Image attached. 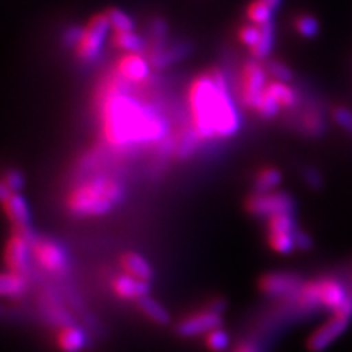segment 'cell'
Returning a JSON list of instances; mask_svg holds the SVG:
<instances>
[{
    "label": "cell",
    "instance_id": "cell-1",
    "mask_svg": "<svg viewBox=\"0 0 352 352\" xmlns=\"http://www.w3.org/2000/svg\"><path fill=\"white\" fill-rule=\"evenodd\" d=\"M186 100L192 131L200 138H229L238 132V109L220 71L204 72L192 78Z\"/></svg>",
    "mask_w": 352,
    "mask_h": 352
},
{
    "label": "cell",
    "instance_id": "cell-2",
    "mask_svg": "<svg viewBox=\"0 0 352 352\" xmlns=\"http://www.w3.org/2000/svg\"><path fill=\"white\" fill-rule=\"evenodd\" d=\"M102 134L112 147L159 141L166 134L164 120L153 109L141 106L128 93L106 97L100 102Z\"/></svg>",
    "mask_w": 352,
    "mask_h": 352
},
{
    "label": "cell",
    "instance_id": "cell-3",
    "mask_svg": "<svg viewBox=\"0 0 352 352\" xmlns=\"http://www.w3.org/2000/svg\"><path fill=\"white\" fill-rule=\"evenodd\" d=\"M125 188L109 176H94L76 185L66 197V208L76 217H97L107 214L124 200Z\"/></svg>",
    "mask_w": 352,
    "mask_h": 352
},
{
    "label": "cell",
    "instance_id": "cell-4",
    "mask_svg": "<svg viewBox=\"0 0 352 352\" xmlns=\"http://www.w3.org/2000/svg\"><path fill=\"white\" fill-rule=\"evenodd\" d=\"M110 31V22L106 12L93 15L82 28L80 41L74 47L75 56L82 62H94L100 56L107 32Z\"/></svg>",
    "mask_w": 352,
    "mask_h": 352
},
{
    "label": "cell",
    "instance_id": "cell-5",
    "mask_svg": "<svg viewBox=\"0 0 352 352\" xmlns=\"http://www.w3.org/2000/svg\"><path fill=\"white\" fill-rule=\"evenodd\" d=\"M267 69L260 60L251 59L244 63L239 75V100L242 106L256 110L260 98L269 84Z\"/></svg>",
    "mask_w": 352,
    "mask_h": 352
},
{
    "label": "cell",
    "instance_id": "cell-6",
    "mask_svg": "<svg viewBox=\"0 0 352 352\" xmlns=\"http://www.w3.org/2000/svg\"><path fill=\"white\" fill-rule=\"evenodd\" d=\"M245 210L257 217H270L278 213H294V198L280 191H272L267 194H254L247 198Z\"/></svg>",
    "mask_w": 352,
    "mask_h": 352
},
{
    "label": "cell",
    "instance_id": "cell-7",
    "mask_svg": "<svg viewBox=\"0 0 352 352\" xmlns=\"http://www.w3.org/2000/svg\"><path fill=\"white\" fill-rule=\"evenodd\" d=\"M31 256L38 266L49 273L60 274L68 269V256L66 251L52 239H32Z\"/></svg>",
    "mask_w": 352,
    "mask_h": 352
},
{
    "label": "cell",
    "instance_id": "cell-8",
    "mask_svg": "<svg viewBox=\"0 0 352 352\" xmlns=\"http://www.w3.org/2000/svg\"><path fill=\"white\" fill-rule=\"evenodd\" d=\"M352 318L332 314V317L318 326L314 332L307 339V348L311 352H323L329 346H332L336 340L342 336L351 323Z\"/></svg>",
    "mask_w": 352,
    "mask_h": 352
},
{
    "label": "cell",
    "instance_id": "cell-9",
    "mask_svg": "<svg viewBox=\"0 0 352 352\" xmlns=\"http://www.w3.org/2000/svg\"><path fill=\"white\" fill-rule=\"evenodd\" d=\"M304 282L298 274L294 273H266L258 279V289L276 298L295 300Z\"/></svg>",
    "mask_w": 352,
    "mask_h": 352
},
{
    "label": "cell",
    "instance_id": "cell-10",
    "mask_svg": "<svg viewBox=\"0 0 352 352\" xmlns=\"http://www.w3.org/2000/svg\"><path fill=\"white\" fill-rule=\"evenodd\" d=\"M31 256V239L24 234L14 230L6 241L5 245V267L8 272L21 273L28 267V260Z\"/></svg>",
    "mask_w": 352,
    "mask_h": 352
},
{
    "label": "cell",
    "instance_id": "cell-11",
    "mask_svg": "<svg viewBox=\"0 0 352 352\" xmlns=\"http://www.w3.org/2000/svg\"><path fill=\"white\" fill-rule=\"evenodd\" d=\"M317 285H318V301H320V307L332 314L338 311L339 308L352 296L348 292L344 282H340L338 278L323 276L320 279H317Z\"/></svg>",
    "mask_w": 352,
    "mask_h": 352
},
{
    "label": "cell",
    "instance_id": "cell-12",
    "mask_svg": "<svg viewBox=\"0 0 352 352\" xmlns=\"http://www.w3.org/2000/svg\"><path fill=\"white\" fill-rule=\"evenodd\" d=\"M116 74L128 82H142L150 75V62L141 53H124L116 62Z\"/></svg>",
    "mask_w": 352,
    "mask_h": 352
},
{
    "label": "cell",
    "instance_id": "cell-13",
    "mask_svg": "<svg viewBox=\"0 0 352 352\" xmlns=\"http://www.w3.org/2000/svg\"><path fill=\"white\" fill-rule=\"evenodd\" d=\"M220 326H222L220 314L207 310L185 318V320H182L178 324V327H176V332L184 338H191L203 333H210L212 330L219 329Z\"/></svg>",
    "mask_w": 352,
    "mask_h": 352
},
{
    "label": "cell",
    "instance_id": "cell-14",
    "mask_svg": "<svg viewBox=\"0 0 352 352\" xmlns=\"http://www.w3.org/2000/svg\"><path fill=\"white\" fill-rule=\"evenodd\" d=\"M2 203L5 214L9 222L14 225V229L22 234H30V207L25 198L19 192H12L3 198Z\"/></svg>",
    "mask_w": 352,
    "mask_h": 352
},
{
    "label": "cell",
    "instance_id": "cell-15",
    "mask_svg": "<svg viewBox=\"0 0 352 352\" xmlns=\"http://www.w3.org/2000/svg\"><path fill=\"white\" fill-rule=\"evenodd\" d=\"M150 282L132 278L129 274H119L112 280L113 292L122 300H140L142 296H147L150 292Z\"/></svg>",
    "mask_w": 352,
    "mask_h": 352
},
{
    "label": "cell",
    "instance_id": "cell-16",
    "mask_svg": "<svg viewBox=\"0 0 352 352\" xmlns=\"http://www.w3.org/2000/svg\"><path fill=\"white\" fill-rule=\"evenodd\" d=\"M119 266L124 273L129 274L132 278L147 280V282L153 279L151 266L144 257L138 254V252L125 251L124 254L119 257Z\"/></svg>",
    "mask_w": 352,
    "mask_h": 352
},
{
    "label": "cell",
    "instance_id": "cell-17",
    "mask_svg": "<svg viewBox=\"0 0 352 352\" xmlns=\"http://www.w3.org/2000/svg\"><path fill=\"white\" fill-rule=\"evenodd\" d=\"M264 91L280 106V109H294L300 103V94L288 82H280L276 80L269 81Z\"/></svg>",
    "mask_w": 352,
    "mask_h": 352
},
{
    "label": "cell",
    "instance_id": "cell-18",
    "mask_svg": "<svg viewBox=\"0 0 352 352\" xmlns=\"http://www.w3.org/2000/svg\"><path fill=\"white\" fill-rule=\"evenodd\" d=\"M301 129L305 132L308 137L311 138H320L326 134L327 124L323 113L317 107L307 109L301 115Z\"/></svg>",
    "mask_w": 352,
    "mask_h": 352
},
{
    "label": "cell",
    "instance_id": "cell-19",
    "mask_svg": "<svg viewBox=\"0 0 352 352\" xmlns=\"http://www.w3.org/2000/svg\"><path fill=\"white\" fill-rule=\"evenodd\" d=\"M58 344L63 352H80L87 345V335L80 327L65 326L58 336Z\"/></svg>",
    "mask_w": 352,
    "mask_h": 352
},
{
    "label": "cell",
    "instance_id": "cell-20",
    "mask_svg": "<svg viewBox=\"0 0 352 352\" xmlns=\"http://www.w3.org/2000/svg\"><path fill=\"white\" fill-rule=\"evenodd\" d=\"M27 288V282L24 274L12 273V272H3L0 276V294L6 298H18L24 294Z\"/></svg>",
    "mask_w": 352,
    "mask_h": 352
},
{
    "label": "cell",
    "instance_id": "cell-21",
    "mask_svg": "<svg viewBox=\"0 0 352 352\" xmlns=\"http://www.w3.org/2000/svg\"><path fill=\"white\" fill-rule=\"evenodd\" d=\"M110 41H112L116 49L124 50L125 53H141V50L146 46L144 38L138 36L134 31L113 32Z\"/></svg>",
    "mask_w": 352,
    "mask_h": 352
},
{
    "label": "cell",
    "instance_id": "cell-22",
    "mask_svg": "<svg viewBox=\"0 0 352 352\" xmlns=\"http://www.w3.org/2000/svg\"><path fill=\"white\" fill-rule=\"evenodd\" d=\"M283 176L276 168H263L256 178V194H267L276 190L280 185Z\"/></svg>",
    "mask_w": 352,
    "mask_h": 352
},
{
    "label": "cell",
    "instance_id": "cell-23",
    "mask_svg": "<svg viewBox=\"0 0 352 352\" xmlns=\"http://www.w3.org/2000/svg\"><path fill=\"white\" fill-rule=\"evenodd\" d=\"M138 307L141 308V311L144 313L148 318H151L154 323L168 324L170 322V316L166 308H163L160 302L153 300L148 295L142 296V298L138 300Z\"/></svg>",
    "mask_w": 352,
    "mask_h": 352
},
{
    "label": "cell",
    "instance_id": "cell-24",
    "mask_svg": "<svg viewBox=\"0 0 352 352\" xmlns=\"http://www.w3.org/2000/svg\"><path fill=\"white\" fill-rule=\"evenodd\" d=\"M261 27V37L257 46L251 50V56L257 60H264L269 58L272 53L273 43H274V25L273 21L267 22V24L260 25Z\"/></svg>",
    "mask_w": 352,
    "mask_h": 352
},
{
    "label": "cell",
    "instance_id": "cell-25",
    "mask_svg": "<svg viewBox=\"0 0 352 352\" xmlns=\"http://www.w3.org/2000/svg\"><path fill=\"white\" fill-rule=\"evenodd\" d=\"M295 232H267V244L278 254H291L296 250Z\"/></svg>",
    "mask_w": 352,
    "mask_h": 352
},
{
    "label": "cell",
    "instance_id": "cell-26",
    "mask_svg": "<svg viewBox=\"0 0 352 352\" xmlns=\"http://www.w3.org/2000/svg\"><path fill=\"white\" fill-rule=\"evenodd\" d=\"M273 12L274 10L269 5L261 2V0H254L247 8V19L250 24L264 25L272 21Z\"/></svg>",
    "mask_w": 352,
    "mask_h": 352
},
{
    "label": "cell",
    "instance_id": "cell-27",
    "mask_svg": "<svg viewBox=\"0 0 352 352\" xmlns=\"http://www.w3.org/2000/svg\"><path fill=\"white\" fill-rule=\"evenodd\" d=\"M109 22H110V30L112 32H125V31H134V19H132L128 14H125L122 9L118 8H110L106 10Z\"/></svg>",
    "mask_w": 352,
    "mask_h": 352
},
{
    "label": "cell",
    "instance_id": "cell-28",
    "mask_svg": "<svg viewBox=\"0 0 352 352\" xmlns=\"http://www.w3.org/2000/svg\"><path fill=\"white\" fill-rule=\"evenodd\" d=\"M296 229L294 213H278L267 217V232H295Z\"/></svg>",
    "mask_w": 352,
    "mask_h": 352
},
{
    "label": "cell",
    "instance_id": "cell-29",
    "mask_svg": "<svg viewBox=\"0 0 352 352\" xmlns=\"http://www.w3.org/2000/svg\"><path fill=\"white\" fill-rule=\"evenodd\" d=\"M333 124L352 137V109L348 106H335L330 112Z\"/></svg>",
    "mask_w": 352,
    "mask_h": 352
},
{
    "label": "cell",
    "instance_id": "cell-30",
    "mask_svg": "<svg viewBox=\"0 0 352 352\" xmlns=\"http://www.w3.org/2000/svg\"><path fill=\"white\" fill-rule=\"evenodd\" d=\"M295 30L305 38H313L318 34V21L311 15H300L295 19Z\"/></svg>",
    "mask_w": 352,
    "mask_h": 352
},
{
    "label": "cell",
    "instance_id": "cell-31",
    "mask_svg": "<svg viewBox=\"0 0 352 352\" xmlns=\"http://www.w3.org/2000/svg\"><path fill=\"white\" fill-rule=\"evenodd\" d=\"M261 37V27L260 25H254V24H247L242 25L238 30V38L239 41L244 44L245 47L250 49V52L254 49Z\"/></svg>",
    "mask_w": 352,
    "mask_h": 352
},
{
    "label": "cell",
    "instance_id": "cell-32",
    "mask_svg": "<svg viewBox=\"0 0 352 352\" xmlns=\"http://www.w3.org/2000/svg\"><path fill=\"white\" fill-rule=\"evenodd\" d=\"M266 69H267L269 75L273 76V80H276V81L289 84L294 80L292 69L289 68V66H286L285 63H282L279 60H274V59L267 60Z\"/></svg>",
    "mask_w": 352,
    "mask_h": 352
},
{
    "label": "cell",
    "instance_id": "cell-33",
    "mask_svg": "<svg viewBox=\"0 0 352 352\" xmlns=\"http://www.w3.org/2000/svg\"><path fill=\"white\" fill-rule=\"evenodd\" d=\"M279 110H280V106L274 102L266 91H264L254 112L258 113L263 119H272L279 113Z\"/></svg>",
    "mask_w": 352,
    "mask_h": 352
},
{
    "label": "cell",
    "instance_id": "cell-34",
    "mask_svg": "<svg viewBox=\"0 0 352 352\" xmlns=\"http://www.w3.org/2000/svg\"><path fill=\"white\" fill-rule=\"evenodd\" d=\"M206 344L212 351L220 352V351H223V349L228 348V345H229V336H228V333L225 332V330H222V329L219 327V329L212 330L210 333H207Z\"/></svg>",
    "mask_w": 352,
    "mask_h": 352
},
{
    "label": "cell",
    "instance_id": "cell-35",
    "mask_svg": "<svg viewBox=\"0 0 352 352\" xmlns=\"http://www.w3.org/2000/svg\"><path fill=\"white\" fill-rule=\"evenodd\" d=\"M2 184L9 188L12 192H19L24 186V176L16 169H9L3 175V181Z\"/></svg>",
    "mask_w": 352,
    "mask_h": 352
},
{
    "label": "cell",
    "instance_id": "cell-36",
    "mask_svg": "<svg viewBox=\"0 0 352 352\" xmlns=\"http://www.w3.org/2000/svg\"><path fill=\"white\" fill-rule=\"evenodd\" d=\"M304 179H305V184L313 190H320V188H323V185H324L323 175L314 168H307L305 169Z\"/></svg>",
    "mask_w": 352,
    "mask_h": 352
},
{
    "label": "cell",
    "instance_id": "cell-37",
    "mask_svg": "<svg viewBox=\"0 0 352 352\" xmlns=\"http://www.w3.org/2000/svg\"><path fill=\"white\" fill-rule=\"evenodd\" d=\"M295 247L300 251H308L313 247V238L301 229H296L295 232Z\"/></svg>",
    "mask_w": 352,
    "mask_h": 352
},
{
    "label": "cell",
    "instance_id": "cell-38",
    "mask_svg": "<svg viewBox=\"0 0 352 352\" xmlns=\"http://www.w3.org/2000/svg\"><path fill=\"white\" fill-rule=\"evenodd\" d=\"M81 34H82V28L81 27H71V28H68V30L63 32L62 40H63V43L66 44V46L75 47L76 43H78L80 38H81Z\"/></svg>",
    "mask_w": 352,
    "mask_h": 352
},
{
    "label": "cell",
    "instance_id": "cell-39",
    "mask_svg": "<svg viewBox=\"0 0 352 352\" xmlns=\"http://www.w3.org/2000/svg\"><path fill=\"white\" fill-rule=\"evenodd\" d=\"M208 310L216 313V314H222V311L225 310V301L223 300H216L212 302V307Z\"/></svg>",
    "mask_w": 352,
    "mask_h": 352
},
{
    "label": "cell",
    "instance_id": "cell-40",
    "mask_svg": "<svg viewBox=\"0 0 352 352\" xmlns=\"http://www.w3.org/2000/svg\"><path fill=\"white\" fill-rule=\"evenodd\" d=\"M235 352H257V349L252 346L251 344H241L236 349H235Z\"/></svg>",
    "mask_w": 352,
    "mask_h": 352
},
{
    "label": "cell",
    "instance_id": "cell-41",
    "mask_svg": "<svg viewBox=\"0 0 352 352\" xmlns=\"http://www.w3.org/2000/svg\"><path fill=\"white\" fill-rule=\"evenodd\" d=\"M261 2H264L266 5H269V6L274 10V9H278V8H279V5L282 3V0H261Z\"/></svg>",
    "mask_w": 352,
    "mask_h": 352
}]
</instances>
